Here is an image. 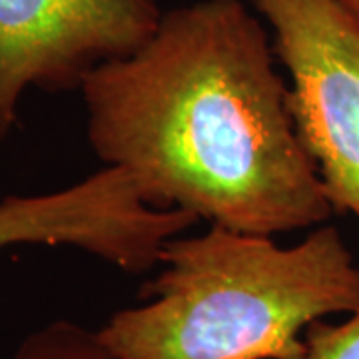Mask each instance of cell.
Returning <instances> with one entry per match:
<instances>
[{"label":"cell","instance_id":"277c9868","mask_svg":"<svg viewBox=\"0 0 359 359\" xmlns=\"http://www.w3.org/2000/svg\"><path fill=\"white\" fill-rule=\"evenodd\" d=\"M162 14L156 0H0V148L28 90H80L94 68L142 48Z\"/></svg>","mask_w":359,"mask_h":359},{"label":"cell","instance_id":"6da1fadb","mask_svg":"<svg viewBox=\"0 0 359 359\" xmlns=\"http://www.w3.org/2000/svg\"><path fill=\"white\" fill-rule=\"evenodd\" d=\"M268 30L242 0L162 14L150 40L84 78L86 134L150 205L276 236L335 208L295 128Z\"/></svg>","mask_w":359,"mask_h":359},{"label":"cell","instance_id":"3957f363","mask_svg":"<svg viewBox=\"0 0 359 359\" xmlns=\"http://www.w3.org/2000/svg\"><path fill=\"white\" fill-rule=\"evenodd\" d=\"M290 74L295 128L339 212L359 219V22L337 0H252Z\"/></svg>","mask_w":359,"mask_h":359},{"label":"cell","instance_id":"7a4b0ae2","mask_svg":"<svg viewBox=\"0 0 359 359\" xmlns=\"http://www.w3.org/2000/svg\"><path fill=\"white\" fill-rule=\"evenodd\" d=\"M142 306L98 334L126 359H304L311 323L359 309V266L334 226L297 245L212 226L172 238Z\"/></svg>","mask_w":359,"mask_h":359},{"label":"cell","instance_id":"8992f818","mask_svg":"<svg viewBox=\"0 0 359 359\" xmlns=\"http://www.w3.org/2000/svg\"><path fill=\"white\" fill-rule=\"evenodd\" d=\"M8 359H126L104 341L98 330L56 320L30 332Z\"/></svg>","mask_w":359,"mask_h":359},{"label":"cell","instance_id":"ba28073f","mask_svg":"<svg viewBox=\"0 0 359 359\" xmlns=\"http://www.w3.org/2000/svg\"><path fill=\"white\" fill-rule=\"evenodd\" d=\"M337 2L359 22V0H337Z\"/></svg>","mask_w":359,"mask_h":359},{"label":"cell","instance_id":"52a82bcc","mask_svg":"<svg viewBox=\"0 0 359 359\" xmlns=\"http://www.w3.org/2000/svg\"><path fill=\"white\" fill-rule=\"evenodd\" d=\"M304 341V359H359V309L341 323H311Z\"/></svg>","mask_w":359,"mask_h":359},{"label":"cell","instance_id":"5b68a950","mask_svg":"<svg viewBox=\"0 0 359 359\" xmlns=\"http://www.w3.org/2000/svg\"><path fill=\"white\" fill-rule=\"evenodd\" d=\"M200 219L150 205L120 168L48 194L0 200V250L8 245H70L128 273L160 264L164 245Z\"/></svg>","mask_w":359,"mask_h":359}]
</instances>
